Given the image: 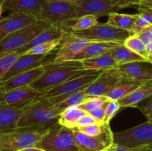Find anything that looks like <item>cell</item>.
Returning a JSON list of instances; mask_svg holds the SVG:
<instances>
[{
  "instance_id": "1",
  "label": "cell",
  "mask_w": 152,
  "mask_h": 151,
  "mask_svg": "<svg viewBox=\"0 0 152 151\" xmlns=\"http://www.w3.org/2000/svg\"><path fill=\"white\" fill-rule=\"evenodd\" d=\"M60 113L48 98L31 101L25 107L16 124V128L49 129L58 124Z\"/></svg>"
},
{
  "instance_id": "2",
  "label": "cell",
  "mask_w": 152,
  "mask_h": 151,
  "mask_svg": "<svg viewBox=\"0 0 152 151\" xmlns=\"http://www.w3.org/2000/svg\"><path fill=\"white\" fill-rule=\"evenodd\" d=\"M42 75L30 85L39 93L55 87L83 70L80 61H65L62 62H47L43 65Z\"/></svg>"
},
{
  "instance_id": "3",
  "label": "cell",
  "mask_w": 152,
  "mask_h": 151,
  "mask_svg": "<svg viewBox=\"0 0 152 151\" xmlns=\"http://www.w3.org/2000/svg\"><path fill=\"white\" fill-rule=\"evenodd\" d=\"M101 73L102 70H80L64 82L39 92L35 99L48 98L53 105H56L66 99L70 95L84 90L97 78Z\"/></svg>"
},
{
  "instance_id": "4",
  "label": "cell",
  "mask_w": 152,
  "mask_h": 151,
  "mask_svg": "<svg viewBox=\"0 0 152 151\" xmlns=\"http://www.w3.org/2000/svg\"><path fill=\"white\" fill-rule=\"evenodd\" d=\"M77 18L74 3L59 0H42V11L38 20L49 26L68 28Z\"/></svg>"
},
{
  "instance_id": "5",
  "label": "cell",
  "mask_w": 152,
  "mask_h": 151,
  "mask_svg": "<svg viewBox=\"0 0 152 151\" xmlns=\"http://www.w3.org/2000/svg\"><path fill=\"white\" fill-rule=\"evenodd\" d=\"M49 129L15 128L0 132V148L7 151H16L32 147Z\"/></svg>"
},
{
  "instance_id": "6",
  "label": "cell",
  "mask_w": 152,
  "mask_h": 151,
  "mask_svg": "<svg viewBox=\"0 0 152 151\" xmlns=\"http://www.w3.org/2000/svg\"><path fill=\"white\" fill-rule=\"evenodd\" d=\"M34 147L45 151H79L74 139V129L56 124Z\"/></svg>"
},
{
  "instance_id": "7",
  "label": "cell",
  "mask_w": 152,
  "mask_h": 151,
  "mask_svg": "<svg viewBox=\"0 0 152 151\" xmlns=\"http://www.w3.org/2000/svg\"><path fill=\"white\" fill-rule=\"evenodd\" d=\"M138 2L136 0H80L75 5L77 18L84 15H94L99 18L126 7L137 6Z\"/></svg>"
},
{
  "instance_id": "8",
  "label": "cell",
  "mask_w": 152,
  "mask_h": 151,
  "mask_svg": "<svg viewBox=\"0 0 152 151\" xmlns=\"http://www.w3.org/2000/svg\"><path fill=\"white\" fill-rule=\"evenodd\" d=\"M48 27L49 25L45 22L37 20L19 30L7 35L0 41V57L26 45L34 37Z\"/></svg>"
},
{
  "instance_id": "9",
  "label": "cell",
  "mask_w": 152,
  "mask_h": 151,
  "mask_svg": "<svg viewBox=\"0 0 152 151\" xmlns=\"http://www.w3.org/2000/svg\"><path fill=\"white\" fill-rule=\"evenodd\" d=\"M113 141L114 144L128 148L152 144V122L147 121L130 129L114 132Z\"/></svg>"
},
{
  "instance_id": "10",
  "label": "cell",
  "mask_w": 152,
  "mask_h": 151,
  "mask_svg": "<svg viewBox=\"0 0 152 151\" xmlns=\"http://www.w3.org/2000/svg\"><path fill=\"white\" fill-rule=\"evenodd\" d=\"M68 33L79 38L92 41H119L123 42L129 36V32L111 26L107 23H97L91 28L83 30H68Z\"/></svg>"
},
{
  "instance_id": "11",
  "label": "cell",
  "mask_w": 152,
  "mask_h": 151,
  "mask_svg": "<svg viewBox=\"0 0 152 151\" xmlns=\"http://www.w3.org/2000/svg\"><path fill=\"white\" fill-rule=\"evenodd\" d=\"M74 139L79 151H108L114 145L113 132L106 124L102 133L96 136L83 134L74 129Z\"/></svg>"
},
{
  "instance_id": "12",
  "label": "cell",
  "mask_w": 152,
  "mask_h": 151,
  "mask_svg": "<svg viewBox=\"0 0 152 151\" xmlns=\"http://www.w3.org/2000/svg\"><path fill=\"white\" fill-rule=\"evenodd\" d=\"M122 78L123 76L117 68L103 70L84 92L88 97L106 96Z\"/></svg>"
},
{
  "instance_id": "13",
  "label": "cell",
  "mask_w": 152,
  "mask_h": 151,
  "mask_svg": "<svg viewBox=\"0 0 152 151\" xmlns=\"http://www.w3.org/2000/svg\"><path fill=\"white\" fill-rule=\"evenodd\" d=\"M91 42H92V41L74 36L68 32L59 44V49L53 62H62L65 61H71L74 56L78 54Z\"/></svg>"
},
{
  "instance_id": "14",
  "label": "cell",
  "mask_w": 152,
  "mask_h": 151,
  "mask_svg": "<svg viewBox=\"0 0 152 151\" xmlns=\"http://www.w3.org/2000/svg\"><path fill=\"white\" fill-rule=\"evenodd\" d=\"M152 63L133 62L117 65L123 77L128 79L145 83L152 81Z\"/></svg>"
},
{
  "instance_id": "15",
  "label": "cell",
  "mask_w": 152,
  "mask_h": 151,
  "mask_svg": "<svg viewBox=\"0 0 152 151\" xmlns=\"http://www.w3.org/2000/svg\"><path fill=\"white\" fill-rule=\"evenodd\" d=\"M37 21V18L24 13H12L0 19V41L9 34Z\"/></svg>"
},
{
  "instance_id": "16",
  "label": "cell",
  "mask_w": 152,
  "mask_h": 151,
  "mask_svg": "<svg viewBox=\"0 0 152 151\" xmlns=\"http://www.w3.org/2000/svg\"><path fill=\"white\" fill-rule=\"evenodd\" d=\"M47 56L48 55H21L1 81L2 82L6 81L20 73L42 66L47 62H45Z\"/></svg>"
},
{
  "instance_id": "17",
  "label": "cell",
  "mask_w": 152,
  "mask_h": 151,
  "mask_svg": "<svg viewBox=\"0 0 152 151\" xmlns=\"http://www.w3.org/2000/svg\"><path fill=\"white\" fill-rule=\"evenodd\" d=\"M43 72H44V67L42 65L34 69L20 73L6 81L2 82L1 81L2 89L4 91H7L19 87L30 86L42 75Z\"/></svg>"
},
{
  "instance_id": "18",
  "label": "cell",
  "mask_w": 152,
  "mask_h": 151,
  "mask_svg": "<svg viewBox=\"0 0 152 151\" xmlns=\"http://www.w3.org/2000/svg\"><path fill=\"white\" fill-rule=\"evenodd\" d=\"M24 13L37 18L42 11V0H3V11Z\"/></svg>"
},
{
  "instance_id": "19",
  "label": "cell",
  "mask_w": 152,
  "mask_h": 151,
  "mask_svg": "<svg viewBox=\"0 0 152 151\" xmlns=\"http://www.w3.org/2000/svg\"><path fill=\"white\" fill-rule=\"evenodd\" d=\"M26 105L13 106L0 104V132L16 128L18 120Z\"/></svg>"
},
{
  "instance_id": "20",
  "label": "cell",
  "mask_w": 152,
  "mask_h": 151,
  "mask_svg": "<svg viewBox=\"0 0 152 151\" xmlns=\"http://www.w3.org/2000/svg\"><path fill=\"white\" fill-rule=\"evenodd\" d=\"M68 33L66 28H62V27H56V26H49L44 30L42 31L39 34L34 37L29 43L20 48L17 49L14 52H16L19 55H22L24 53L31 49L34 46L37 44L44 43L45 41H50V40L56 39V38H64L66 33Z\"/></svg>"
},
{
  "instance_id": "21",
  "label": "cell",
  "mask_w": 152,
  "mask_h": 151,
  "mask_svg": "<svg viewBox=\"0 0 152 151\" xmlns=\"http://www.w3.org/2000/svg\"><path fill=\"white\" fill-rule=\"evenodd\" d=\"M123 42L119 41H92L82 51L71 59V61H83L107 53Z\"/></svg>"
},
{
  "instance_id": "22",
  "label": "cell",
  "mask_w": 152,
  "mask_h": 151,
  "mask_svg": "<svg viewBox=\"0 0 152 151\" xmlns=\"http://www.w3.org/2000/svg\"><path fill=\"white\" fill-rule=\"evenodd\" d=\"M152 81L145 82L117 102L121 107H137L138 104L151 97Z\"/></svg>"
},
{
  "instance_id": "23",
  "label": "cell",
  "mask_w": 152,
  "mask_h": 151,
  "mask_svg": "<svg viewBox=\"0 0 152 151\" xmlns=\"http://www.w3.org/2000/svg\"><path fill=\"white\" fill-rule=\"evenodd\" d=\"M83 70H106L117 67V63L110 52L101 54L99 56L80 61Z\"/></svg>"
},
{
  "instance_id": "24",
  "label": "cell",
  "mask_w": 152,
  "mask_h": 151,
  "mask_svg": "<svg viewBox=\"0 0 152 151\" xmlns=\"http://www.w3.org/2000/svg\"><path fill=\"white\" fill-rule=\"evenodd\" d=\"M109 52L118 65L133 62H148L145 58L126 47L123 43L116 46Z\"/></svg>"
},
{
  "instance_id": "25",
  "label": "cell",
  "mask_w": 152,
  "mask_h": 151,
  "mask_svg": "<svg viewBox=\"0 0 152 151\" xmlns=\"http://www.w3.org/2000/svg\"><path fill=\"white\" fill-rule=\"evenodd\" d=\"M143 83L123 77L112 90L106 96L110 101H118L128 94L138 88Z\"/></svg>"
},
{
  "instance_id": "26",
  "label": "cell",
  "mask_w": 152,
  "mask_h": 151,
  "mask_svg": "<svg viewBox=\"0 0 152 151\" xmlns=\"http://www.w3.org/2000/svg\"><path fill=\"white\" fill-rule=\"evenodd\" d=\"M138 17V14H126V13H112L108 15V25L119 29L129 31L133 27Z\"/></svg>"
},
{
  "instance_id": "27",
  "label": "cell",
  "mask_w": 152,
  "mask_h": 151,
  "mask_svg": "<svg viewBox=\"0 0 152 151\" xmlns=\"http://www.w3.org/2000/svg\"><path fill=\"white\" fill-rule=\"evenodd\" d=\"M86 113L80 109L77 105L69 107L60 113L58 119V124L67 128L74 129L77 121Z\"/></svg>"
},
{
  "instance_id": "28",
  "label": "cell",
  "mask_w": 152,
  "mask_h": 151,
  "mask_svg": "<svg viewBox=\"0 0 152 151\" xmlns=\"http://www.w3.org/2000/svg\"><path fill=\"white\" fill-rule=\"evenodd\" d=\"M138 17L129 31L130 36H135L147 27L152 25V10H138Z\"/></svg>"
},
{
  "instance_id": "29",
  "label": "cell",
  "mask_w": 152,
  "mask_h": 151,
  "mask_svg": "<svg viewBox=\"0 0 152 151\" xmlns=\"http://www.w3.org/2000/svg\"><path fill=\"white\" fill-rule=\"evenodd\" d=\"M62 39H63V38H56V39L50 40V41H48L44 43L37 44V45L34 46L28 50H27L22 55H48L54 49L59 47V44L62 42Z\"/></svg>"
},
{
  "instance_id": "30",
  "label": "cell",
  "mask_w": 152,
  "mask_h": 151,
  "mask_svg": "<svg viewBox=\"0 0 152 151\" xmlns=\"http://www.w3.org/2000/svg\"><path fill=\"white\" fill-rule=\"evenodd\" d=\"M88 98V96L85 93L84 90H82V91L70 95L68 97L64 99L63 101L54 105V108L61 113L64 110L69 107L79 105L80 104L83 103Z\"/></svg>"
},
{
  "instance_id": "31",
  "label": "cell",
  "mask_w": 152,
  "mask_h": 151,
  "mask_svg": "<svg viewBox=\"0 0 152 151\" xmlns=\"http://www.w3.org/2000/svg\"><path fill=\"white\" fill-rule=\"evenodd\" d=\"M98 17L94 15H84L77 18L71 25L66 28L67 30H83L88 29L98 22Z\"/></svg>"
},
{
  "instance_id": "32",
  "label": "cell",
  "mask_w": 152,
  "mask_h": 151,
  "mask_svg": "<svg viewBox=\"0 0 152 151\" xmlns=\"http://www.w3.org/2000/svg\"><path fill=\"white\" fill-rule=\"evenodd\" d=\"M123 44L133 52L145 58L148 62V56H147L146 51H145V45L136 36H130L128 37L123 41Z\"/></svg>"
},
{
  "instance_id": "33",
  "label": "cell",
  "mask_w": 152,
  "mask_h": 151,
  "mask_svg": "<svg viewBox=\"0 0 152 151\" xmlns=\"http://www.w3.org/2000/svg\"><path fill=\"white\" fill-rule=\"evenodd\" d=\"M19 56L20 55L16 52H12L0 57V81L5 76Z\"/></svg>"
},
{
  "instance_id": "34",
  "label": "cell",
  "mask_w": 152,
  "mask_h": 151,
  "mask_svg": "<svg viewBox=\"0 0 152 151\" xmlns=\"http://www.w3.org/2000/svg\"><path fill=\"white\" fill-rule=\"evenodd\" d=\"M107 100H109L106 96H94V97H88L83 103L77 105L80 109L84 110L86 113H89L93 110L99 107L102 103Z\"/></svg>"
},
{
  "instance_id": "35",
  "label": "cell",
  "mask_w": 152,
  "mask_h": 151,
  "mask_svg": "<svg viewBox=\"0 0 152 151\" xmlns=\"http://www.w3.org/2000/svg\"><path fill=\"white\" fill-rule=\"evenodd\" d=\"M105 125H106V124L102 122L100 124H91V125L85 126V127H78V128H77V130L83 134L90 136H96L102 133Z\"/></svg>"
},
{
  "instance_id": "36",
  "label": "cell",
  "mask_w": 152,
  "mask_h": 151,
  "mask_svg": "<svg viewBox=\"0 0 152 151\" xmlns=\"http://www.w3.org/2000/svg\"><path fill=\"white\" fill-rule=\"evenodd\" d=\"M120 109V104L117 101H110L105 110V115H104L102 122L105 124H109L110 121L112 119L117 113V111Z\"/></svg>"
},
{
  "instance_id": "37",
  "label": "cell",
  "mask_w": 152,
  "mask_h": 151,
  "mask_svg": "<svg viewBox=\"0 0 152 151\" xmlns=\"http://www.w3.org/2000/svg\"><path fill=\"white\" fill-rule=\"evenodd\" d=\"M109 102L110 100L105 101L104 103H102V105H99V107H97L95 108L94 110H93L91 112L89 113V114H91V115L95 119L97 120L99 122H102L104 115H105V110H106V107L107 106H108Z\"/></svg>"
},
{
  "instance_id": "38",
  "label": "cell",
  "mask_w": 152,
  "mask_h": 151,
  "mask_svg": "<svg viewBox=\"0 0 152 151\" xmlns=\"http://www.w3.org/2000/svg\"><path fill=\"white\" fill-rule=\"evenodd\" d=\"M135 36L139 38L145 45L152 42V25L145 28Z\"/></svg>"
},
{
  "instance_id": "39",
  "label": "cell",
  "mask_w": 152,
  "mask_h": 151,
  "mask_svg": "<svg viewBox=\"0 0 152 151\" xmlns=\"http://www.w3.org/2000/svg\"><path fill=\"white\" fill-rule=\"evenodd\" d=\"M102 122H99L97 120L95 119L91 114L86 113L84 115L81 117L80 119L77 121V124H76L75 128H78V127H85V126L91 125V124H100Z\"/></svg>"
},
{
  "instance_id": "40",
  "label": "cell",
  "mask_w": 152,
  "mask_h": 151,
  "mask_svg": "<svg viewBox=\"0 0 152 151\" xmlns=\"http://www.w3.org/2000/svg\"><path fill=\"white\" fill-rule=\"evenodd\" d=\"M144 115L147 118L148 121L152 122V99L151 97H149L148 102L145 105L140 107H137Z\"/></svg>"
},
{
  "instance_id": "41",
  "label": "cell",
  "mask_w": 152,
  "mask_h": 151,
  "mask_svg": "<svg viewBox=\"0 0 152 151\" xmlns=\"http://www.w3.org/2000/svg\"><path fill=\"white\" fill-rule=\"evenodd\" d=\"M138 148H139V147L135 148H128L126 147L116 145L114 144V145L109 149V151H137Z\"/></svg>"
},
{
  "instance_id": "42",
  "label": "cell",
  "mask_w": 152,
  "mask_h": 151,
  "mask_svg": "<svg viewBox=\"0 0 152 151\" xmlns=\"http://www.w3.org/2000/svg\"><path fill=\"white\" fill-rule=\"evenodd\" d=\"M16 151H45V150L41 149V148H38V147H36L32 146V147H28L23 148V149L19 150H16Z\"/></svg>"
},
{
  "instance_id": "43",
  "label": "cell",
  "mask_w": 152,
  "mask_h": 151,
  "mask_svg": "<svg viewBox=\"0 0 152 151\" xmlns=\"http://www.w3.org/2000/svg\"><path fill=\"white\" fill-rule=\"evenodd\" d=\"M137 151H152V144H148L139 147Z\"/></svg>"
},
{
  "instance_id": "44",
  "label": "cell",
  "mask_w": 152,
  "mask_h": 151,
  "mask_svg": "<svg viewBox=\"0 0 152 151\" xmlns=\"http://www.w3.org/2000/svg\"><path fill=\"white\" fill-rule=\"evenodd\" d=\"M59 1H66V2L74 3V4H76V3L79 2V1H80V0H59Z\"/></svg>"
},
{
  "instance_id": "45",
  "label": "cell",
  "mask_w": 152,
  "mask_h": 151,
  "mask_svg": "<svg viewBox=\"0 0 152 151\" xmlns=\"http://www.w3.org/2000/svg\"><path fill=\"white\" fill-rule=\"evenodd\" d=\"M3 12V0H0V17Z\"/></svg>"
},
{
  "instance_id": "46",
  "label": "cell",
  "mask_w": 152,
  "mask_h": 151,
  "mask_svg": "<svg viewBox=\"0 0 152 151\" xmlns=\"http://www.w3.org/2000/svg\"><path fill=\"white\" fill-rule=\"evenodd\" d=\"M0 151H7V150H2V149H1V148H0Z\"/></svg>"
},
{
  "instance_id": "47",
  "label": "cell",
  "mask_w": 152,
  "mask_h": 151,
  "mask_svg": "<svg viewBox=\"0 0 152 151\" xmlns=\"http://www.w3.org/2000/svg\"><path fill=\"white\" fill-rule=\"evenodd\" d=\"M136 1H142V0H136Z\"/></svg>"
},
{
  "instance_id": "48",
  "label": "cell",
  "mask_w": 152,
  "mask_h": 151,
  "mask_svg": "<svg viewBox=\"0 0 152 151\" xmlns=\"http://www.w3.org/2000/svg\"><path fill=\"white\" fill-rule=\"evenodd\" d=\"M108 151H109V150H108Z\"/></svg>"
}]
</instances>
